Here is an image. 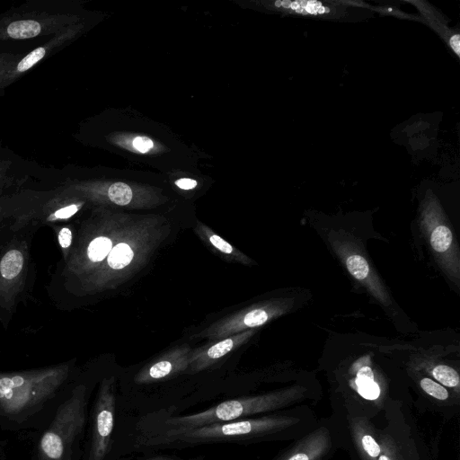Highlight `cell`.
I'll list each match as a JSON object with an SVG mask.
<instances>
[{
  "instance_id": "cell-22",
  "label": "cell",
  "mask_w": 460,
  "mask_h": 460,
  "mask_svg": "<svg viewBox=\"0 0 460 460\" xmlns=\"http://www.w3.org/2000/svg\"><path fill=\"white\" fill-rule=\"evenodd\" d=\"M176 185L182 190H190L197 186V181L192 179L182 178L176 181Z\"/></svg>"
},
{
  "instance_id": "cell-23",
  "label": "cell",
  "mask_w": 460,
  "mask_h": 460,
  "mask_svg": "<svg viewBox=\"0 0 460 460\" xmlns=\"http://www.w3.org/2000/svg\"><path fill=\"white\" fill-rule=\"evenodd\" d=\"M288 460H309V456L305 453H297L292 456Z\"/></svg>"
},
{
  "instance_id": "cell-8",
  "label": "cell",
  "mask_w": 460,
  "mask_h": 460,
  "mask_svg": "<svg viewBox=\"0 0 460 460\" xmlns=\"http://www.w3.org/2000/svg\"><path fill=\"white\" fill-rule=\"evenodd\" d=\"M178 369L174 367L173 363L170 360H161L153 364L143 374L139 375L137 381L139 383H148L164 379L169 376L173 371Z\"/></svg>"
},
{
  "instance_id": "cell-18",
  "label": "cell",
  "mask_w": 460,
  "mask_h": 460,
  "mask_svg": "<svg viewBox=\"0 0 460 460\" xmlns=\"http://www.w3.org/2000/svg\"><path fill=\"white\" fill-rule=\"evenodd\" d=\"M45 55V49L42 47L37 48L27 55L17 66L19 72H24L31 67L35 63L40 60Z\"/></svg>"
},
{
  "instance_id": "cell-26",
  "label": "cell",
  "mask_w": 460,
  "mask_h": 460,
  "mask_svg": "<svg viewBox=\"0 0 460 460\" xmlns=\"http://www.w3.org/2000/svg\"><path fill=\"white\" fill-rule=\"evenodd\" d=\"M65 460H71V455H70V456H66V457L65 458Z\"/></svg>"
},
{
  "instance_id": "cell-24",
  "label": "cell",
  "mask_w": 460,
  "mask_h": 460,
  "mask_svg": "<svg viewBox=\"0 0 460 460\" xmlns=\"http://www.w3.org/2000/svg\"><path fill=\"white\" fill-rule=\"evenodd\" d=\"M146 460H182V459L170 457V456H158V457H154V458H150V459H146ZM194 460H199V459H194Z\"/></svg>"
},
{
  "instance_id": "cell-9",
  "label": "cell",
  "mask_w": 460,
  "mask_h": 460,
  "mask_svg": "<svg viewBox=\"0 0 460 460\" xmlns=\"http://www.w3.org/2000/svg\"><path fill=\"white\" fill-rule=\"evenodd\" d=\"M40 23L32 20L16 21L7 27V33L14 39H27L37 36L40 32Z\"/></svg>"
},
{
  "instance_id": "cell-6",
  "label": "cell",
  "mask_w": 460,
  "mask_h": 460,
  "mask_svg": "<svg viewBox=\"0 0 460 460\" xmlns=\"http://www.w3.org/2000/svg\"><path fill=\"white\" fill-rule=\"evenodd\" d=\"M356 385L359 394L368 400L376 399L380 389L374 380V374L367 366L362 367L357 374Z\"/></svg>"
},
{
  "instance_id": "cell-16",
  "label": "cell",
  "mask_w": 460,
  "mask_h": 460,
  "mask_svg": "<svg viewBox=\"0 0 460 460\" xmlns=\"http://www.w3.org/2000/svg\"><path fill=\"white\" fill-rule=\"evenodd\" d=\"M268 319L269 314L265 310L254 309L244 315L243 323L247 327H256L265 323Z\"/></svg>"
},
{
  "instance_id": "cell-5",
  "label": "cell",
  "mask_w": 460,
  "mask_h": 460,
  "mask_svg": "<svg viewBox=\"0 0 460 460\" xmlns=\"http://www.w3.org/2000/svg\"><path fill=\"white\" fill-rule=\"evenodd\" d=\"M429 243L433 251L445 257L453 250V234L447 225L436 223L429 227Z\"/></svg>"
},
{
  "instance_id": "cell-1",
  "label": "cell",
  "mask_w": 460,
  "mask_h": 460,
  "mask_svg": "<svg viewBox=\"0 0 460 460\" xmlns=\"http://www.w3.org/2000/svg\"><path fill=\"white\" fill-rule=\"evenodd\" d=\"M68 364L0 372V415L22 421L51 399L69 375Z\"/></svg>"
},
{
  "instance_id": "cell-15",
  "label": "cell",
  "mask_w": 460,
  "mask_h": 460,
  "mask_svg": "<svg viewBox=\"0 0 460 460\" xmlns=\"http://www.w3.org/2000/svg\"><path fill=\"white\" fill-rule=\"evenodd\" d=\"M420 386L428 394L438 400H446L448 397L447 390L430 378H422L420 380Z\"/></svg>"
},
{
  "instance_id": "cell-19",
  "label": "cell",
  "mask_w": 460,
  "mask_h": 460,
  "mask_svg": "<svg viewBox=\"0 0 460 460\" xmlns=\"http://www.w3.org/2000/svg\"><path fill=\"white\" fill-rule=\"evenodd\" d=\"M362 446L365 451L372 457H376L380 453V447L376 440L369 435H365L362 438Z\"/></svg>"
},
{
  "instance_id": "cell-2",
  "label": "cell",
  "mask_w": 460,
  "mask_h": 460,
  "mask_svg": "<svg viewBox=\"0 0 460 460\" xmlns=\"http://www.w3.org/2000/svg\"><path fill=\"white\" fill-rule=\"evenodd\" d=\"M86 390L76 386L55 414L50 426L39 443V460H65L85 424Z\"/></svg>"
},
{
  "instance_id": "cell-20",
  "label": "cell",
  "mask_w": 460,
  "mask_h": 460,
  "mask_svg": "<svg viewBox=\"0 0 460 460\" xmlns=\"http://www.w3.org/2000/svg\"><path fill=\"white\" fill-rule=\"evenodd\" d=\"M132 146L136 150L141 153H146L154 146V143L148 137H136L132 141Z\"/></svg>"
},
{
  "instance_id": "cell-3",
  "label": "cell",
  "mask_w": 460,
  "mask_h": 460,
  "mask_svg": "<svg viewBox=\"0 0 460 460\" xmlns=\"http://www.w3.org/2000/svg\"><path fill=\"white\" fill-rule=\"evenodd\" d=\"M30 269V248L13 239L0 254V309L10 311L24 291Z\"/></svg>"
},
{
  "instance_id": "cell-25",
  "label": "cell",
  "mask_w": 460,
  "mask_h": 460,
  "mask_svg": "<svg viewBox=\"0 0 460 460\" xmlns=\"http://www.w3.org/2000/svg\"><path fill=\"white\" fill-rule=\"evenodd\" d=\"M378 460H391L388 456L382 455Z\"/></svg>"
},
{
  "instance_id": "cell-10",
  "label": "cell",
  "mask_w": 460,
  "mask_h": 460,
  "mask_svg": "<svg viewBox=\"0 0 460 460\" xmlns=\"http://www.w3.org/2000/svg\"><path fill=\"white\" fill-rule=\"evenodd\" d=\"M133 259V252L126 243L114 246L108 255V264L111 268L120 270L129 264Z\"/></svg>"
},
{
  "instance_id": "cell-21",
  "label": "cell",
  "mask_w": 460,
  "mask_h": 460,
  "mask_svg": "<svg viewBox=\"0 0 460 460\" xmlns=\"http://www.w3.org/2000/svg\"><path fill=\"white\" fill-rule=\"evenodd\" d=\"M209 241L216 248L225 253H231L233 252V247L217 234H212L209 237Z\"/></svg>"
},
{
  "instance_id": "cell-11",
  "label": "cell",
  "mask_w": 460,
  "mask_h": 460,
  "mask_svg": "<svg viewBox=\"0 0 460 460\" xmlns=\"http://www.w3.org/2000/svg\"><path fill=\"white\" fill-rule=\"evenodd\" d=\"M346 266L350 275L358 280H365L369 275V265L360 254L351 253L347 256Z\"/></svg>"
},
{
  "instance_id": "cell-13",
  "label": "cell",
  "mask_w": 460,
  "mask_h": 460,
  "mask_svg": "<svg viewBox=\"0 0 460 460\" xmlns=\"http://www.w3.org/2000/svg\"><path fill=\"white\" fill-rule=\"evenodd\" d=\"M433 377L441 385L447 387H456L459 385V375L451 367L438 365L432 369Z\"/></svg>"
},
{
  "instance_id": "cell-14",
  "label": "cell",
  "mask_w": 460,
  "mask_h": 460,
  "mask_svg": "<svg viewBox=\"0 0 460 460\" xmlns=\"http://www.w3.org/2000/svg\"><path fill=\"white\" fill-rule=\"evenodd\" d=\"M109 199L117 205L125 206L131 201L132 190L123 182L111 184L108 190Z\"/></svg>"
},
{
  "instance_id": "cell-12",
  "label": "cell",
  "mask_w": 460,
  "mask_h": 460,
  "mask_svg": "<svg viewBox=\"0 0 460 460\" xmlns=\"http://www.w3.org/2000/svg\"><path fill=\"white\" fill-rule=\"evenodd\" d=\"M54 229L58 240V243L62 252L63 257L66 261L70 255L71 247L73 244V232L69 226H61L55 224L50 226Z\"/></svg>"
},
{
  "instance_id": "cell-17",
  "label": "cell",
  "mask_w": 460,
  "mask_h": 460,
  "mask_svg": "<svg viewBox=\"0 0 460 460\" xmlns=\"http://www.w3.org/2000/svg\"><path fill=\"white\" fill-rule=\"evenodd\" d=\"M234 347V341L233 339H226L223 341H220L213 346H211L207 352V357L209 359H217L224 355H226L227 352H229L232 348Z\"/></svg>"
},
{
  "instance_id": "cell-4",
  "label": "cell",
  "mask_w": 460,
  "mask_h": 460,
  "mask_svg": "<svg viewBox=\"0 0 460 460\" xmlns=\"http://www.w3.org/2000/svg\"><path fill=\"white\" fill-rule=\"evenodd\" d=\"M116 398L111 381H104L98 391L93 411L87 460H105L112 443Z\"/></svg>"
},
{
  "instance_id": "cell-7",
  "label": "cell",
  "mask_w": 460,
  "mask_h": 460,
  "mask_svg": "<svg viewBox=\"0 0 460 460\" xmlns=\"http://www.w3.org/2000/svg\"><path fill=\"white\" fill-rule=\"evenodd\" d=\"M112 249L111 239L105 236H97L91 240L86 247L85 256L90 262L102 261Z\"/></svg>"
}]
</instances>
